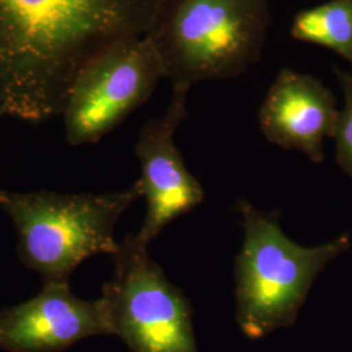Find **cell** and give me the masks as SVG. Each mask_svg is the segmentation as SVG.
I'll use <instances>...</instances> for the list:
<instances>
[{
	"label": "cell",
	"mask_w": 352,
	"mask_h": 352,
	"mask_svg": "<svg viewBox=\"0 0 352 352\" xmlns=\"http://www.w3.org/2000/svg\"><path fill=\"white\" fill-rule=\"evenodd\" d=\"M164 0H0V113L30 123L62 116L82 67L144 37Z\"/></svg>",
	"instance_id": "cell-1"
},
{
	"label": "cell",
	"mask_w": 352,
	"mask_h": 352,
	"mask_svg": "<svg viewBox=\"0 0 352 352\" xmlns=\"http://www.w3.org/2000/svg\"><path fill=\"white\" fill-rule=\"evenodd\" d=\"M267 0H164L149 38L173 89L243 75L263 55Z\"/></svg>",
	"instance_id": "cell-2"
},
{
	"label": "cell",
	"mask_w": 352,
	"mask_h": 352,
	"mask_svg": "<svg viewBox=\"0 0 352 352\" xmlns=\"http://www.w3.org/2000/svg\"><path fill=\"white\" fill-rule=\"evenodd\" d=\"M243 244L235 260L236 321L250 340L295 324L308 292L327 265L349 251L351 239L302 247L289 239L278 217L239 201Z\"/></svg>",
	"instance_id": "cell-3"
},
{
	"label": "cell",
	"mask_w": 352,
	"mask_h": 352,
	"mask_svg": "<svg viewBox=\"0 0 352 352\" xmlns=\"http://www.w3.org/2000/svg\"><path fill=\"white\" fill-rule=\"evenodd\" d=\"M142 196L140 180L124 190L103 195L0 189V209L12 219L23 264L43 283L69 282L76 267L89 257L116 253L115 226Z\"/></svg>",
	"instance_id": "cell-4"
},
{
	"label": "cell",
	"mask_w": 352,
	"mask_h": 352,
	"mask_svg": "<svg viewBox=\"0 0 352 352\" xmlns=\"http://www.w3.org/2000/svg\"><path fill=\"white\" fill-rule=\"evenodd\" d=\"M113 261V276L102 298L113 336L131 352H199L188 299L151 260L148 245L129 234Z\"/></svg>",
	"instance_id": "cell-5"
},
{
	"label": "cell",
	"mask_w": 352,
	"mask_h": 352,
	"mask_svg": "<svg viewBox=\"0 0 352 352\" xmlns=\"http://www.w3.org/2000/svg\"><path fill=\"white\" fill-rule=\"evenodd\" d=\"M162 65L151 39L129 38L97 54L77 74L64 106L65 139L96 144L149 101Z\"/></svg>",
	"instance_id": "cell-6"
},
{
	"label": "cell",
	"mask_w": 352,
	"mask_h": 352,
	"mask_svg": "<svg viewBox=\"0 0 352 352\" xmlns=\"http://www.w3.org/2000/svg\"><path fill=\"white\" fill-rule=\"evenodd\" d=\"M188 93L187 89H173L166 113L142 126L135 146L146 199V215L136 236L146 245L204 200L201 184L189 173L175 144L176 129L187 118Z\"/></svg>",
	"instance_id": "cell-7"
},
{
	"label": "cell",
	"mask_w": 352,
	"mask_h": 352,
	"mask_svg": "<svg viewBox=\"0 0 352 352\" xmlns=\"http://www.w3.org/2000/svg\"><path fill=\"white\" fill-rule=\"evenodd\" d=\"M97 336H113L107 304L80 299L69 282L43 283L34 298L0 312V349L10 352L63 351Z\"/></svg>",
	"instance_id": "cell-8"
},
{
	"label": "cell",
	"mask_w": 352,
	"mask_h": 352,
	"mask_svg": "<svg viewBox=\"0 0 352 352\" xmlns=\"http://www.w3.org/2000/svg\"><path fill=\"white\" fill-rule=\"evenodd\" d=\"M338 116L337 98L317 77L283 68L261 103L258 123L269 142L320 164L324 140L334 136Z\"/></svg>",
	"instance_id": "cell-9"
},
{
	"label": "cell",
	"mask_w": 352,
	"mask_h": 352,
	"mask_svg": "<svg viewBox=\"0 0 352 352\" xmlns=\"http://www.w3.org/2000/svg\"><path fill=\"white\" fill-rule=\"evenodd\" d=\"M291 37L325 47L352 65V0H329L295 14Z\"/></svg>",
	"instance_id": "cell-10"
},
{
	"label": "cell",
	"mask_w": 352,
	"mask_h": 352,
	"mask_svg": "<svg viewBox=\"0 0 352 352\" xmlns=\"http://www.w3.org/2000/svg\"><path fill=\"white\" fill-rule=\"evenodd\" d=\"M334 75L340 81L343 94V106L333 136L336 141V160L340 168L352 177V74L334 67Z\"/></svg>",
	"instance_id": "cell-11"
},
{
	"label": "cell",
	"mask_w": 352,
	"mask_h": 352,
	"mask_svg": "<svg viewBox=\"0 0 352 352\" xmlns=\"http://www.w3.org/2000/svg\"><path fill=\"white\" fill-rule=\"evenodd\" d=\"M1 118H3V115H1V113H0V119H1Z\"/></svg>",
	"instance_id": "cell-12"
}]
</instances>
